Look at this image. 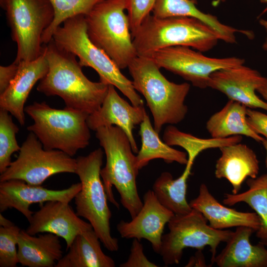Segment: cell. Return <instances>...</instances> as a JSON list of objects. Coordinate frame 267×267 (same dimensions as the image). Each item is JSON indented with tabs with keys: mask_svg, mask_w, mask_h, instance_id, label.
<instances>
[{
	"mask_svg": "<svg viewBox=\"0 0 267 267\" xmlns=\"http://www.w3.org/2000/svg\"><path fill=\"white\" fill-rule=\"evenodd\" d=\"M175 215L158 201L152 190L143 196V206L130 222L121 221L117 230L126 239H145L149 241L154 251L159 254L165 225Z\"/></svg>",
	"mask_w": 267,
	"mask_h": 267,
	"instance_id": "2e32d148",
	"label": "cell"
},
{
	"mask_svg": "<svg viewBox=\"0 0 267 267\" xmlns=\"http://www.w3.org/2000/svg\"><path fill=\"white\" fill-rule=\"evenodd\" d=\"M152 13L154 16L160 18L177 16L195 18L211 27L220 35L221 40L229 44L236 42V32L242 33L249 38L253 36L249 31L225 25L216 16L201 11L196 6L194 0H155Z\"/></svg>",
	"mask_w": 267,
	"mask_h": 267,
	"instance_id": "603a6c76",
	"label": "cell"
},
{
	"mask_svg": "<svg viewBox=\"0 0 267 267\" xmlns=\"http://www.w3.org/2000/svg\"><path fill=\"white\" fill-rule=\"evenodd\" d=\"M21 229L13 224L0 226V267H15L18 263L17 250Z\"/></svg>",
	"mask_w": 267,
	"mask_h": 267,
	"instance_id": "1f68e13d",
	"label": "cell"
},
{
	"mask_svg": "<svg viewBox=\"0 0 267 267\" xmlns=\"http://www.w3.org/2000/svg\"><path fill=\"white\" fill-rule=\"evenodd\" d=\"M17 73L6 89L0 94V108L8 111L23 126L25 122V104L33 87L46 74L48 64L44 49L31 61L18 63Z\"/></svg>",
	"mask_w": 267,
	"mask_h": 267,
	"instance_id": "ac0fdd59",
	"label": "cell"
},
{
	"mask_svg": "<svg viewBox=\"0 0 267 267\" xmlns=\"http://www.w3.org/2000/svg\"><path fill=\"white\" fill-rule=\"evenodd\" d=\"M52 40L59 48L79 58L81 66L89 67L98 74L100 81L114 86L134 106L143 104L132 81L121 72L113 60L101 49L94 45L87 34L84 15L65 20L54 32Z\"/></svg>",
	"mask_w": 267,
	"mask_h": 267,
	"instance_id": "5b68a950",
	"label": "cell"
},
{
	"mask_svg": "<svg viewBox=\"0 0 267 267\" xmlns=\"http://www.w3.org/2000/svg\"><path fill=\"white\" fill-rule=\"evenodd\" d=\"M24 110L34 121L27 130L35 134L45 149L59 150L73 157L89 144V114L67 107L55 109L44 102H35Z\"/></svg>",
	"mask_w": 267,
	"mask_h": 267,
	"instance_id": "8992f818",
	"label": "cell"
},
{
	"mask_svg": "<svg viewBox=\"0 0 267 267\" xmlns=\"http://www.w3.org/2000/svg\"><path fill=\"white\" fill-rule=\"evenodd\" d=\"M191 171L185 168L181 175L176 179L171 173L163 172L152 185V191L158 201L175 215H184L192 210L186 196L187 181Z\"/></svg>",
	"mask_w": 267,
	"mask_h": 267,
	"instance_id": "4316f807",
	"label": "cell"
},
{
	"mask_svg": "<svg viewBox=\"0 0 267 267\" xmlns=\"http://www.w3.org/2000/svg\"><path fill=\"white\" fill-rule=\"evenodd\" d=\"M221 155L217 160L215 171L218 178H225L236 194L247 178H255L259 172V162L255 152L240 142L219 148Z\"/></svg>",
	"mask_w": 267,
	"mask_h": 267,
	"instance_id": "d6986e66",
	"label": "cell"
},
{
	"mask_svg": "<svg viewBox=\"0 0 267 267\" xmlns=\"http://www.w3.org/2000/svg\"><path fill=\"white\" fill-rule=\"evenodd\" d=\"M226 0H214V3H215L216 5L218 4L220 2H223L225 1Z\"/></svg>",
	"mask_w": 267,
	"mask_h": 267,
	"instance_id": "b9f144b4",
	"label": "cell"
},
{
	"mask_svg": "<svg viewBox=\"0 0 267 267\" xmlns=\"http://www.w3.org/2000/svg\"><path fill=\"white\" fill-rule=\"evenodd\" d=\"M19 128L7 111L0 108V173H3L11 163L13 153L19 152L21 147L16 139Z\"/></svg>",
	"mask_w": 267,
	"mask_h": 267,
	"instance_id": "4dcf8cb0",
	"label": "cell"
},
{
	"mask_svg": "<svg viewBox=\"0 0 267 267\" xmlns=\"http://www.w3.org/2000/svg\"><path fill=\"white\" fill-rule=\"evenodd\" d=\"M127 11L132 35L150 15L155 0H126Z\"/></svg>",
	"mask_w": 267,
	"mask_h": 267,
	"instance_id": "d6a6232c",
	"label": "cell"
},
{
	"mask_svg": "<svg viewBox=\"0 0 267 267\" xmlns=\"http://www.w3.org/2000/svg\"><path fill=\"white\" fill-rule=\"evenodd\" d=\"M54 16L50 25L44 31L42 43L48 44L56 29L65 20L79 15H87L93 7L103 0H48Z\"/></svg>",
	"mask_w": 267,
	"mask_h": 267,
	"instance_id": "f546056e",
	"label": "cell"
},
{
	"mask_svg": "<svg viewBox=\"0 0 267 267\" xmlns=\"http://www.w3.org/2000/svg\"><path fill=\"white\" fill-rule=\"evenodd\" d=\"M267 80V78L257 71L243 64L214 72L210 76L208 87L222 92L229 99L247 108L267 111V102L256 93Z\"/></svg>",
	"mask_w": 267,
	"mask_h": 267,
	"instance_id": "9a60e30c",
	"label": "cell"
},
{
	"mask_svg": "<svg viewBox=\"0 0 267 267\" xmlns=\"http://www.w3.org/2000/svg\"><path fill=\"white\" fill-rule=\"evenodd\" d=\"M125 10L126 0H103L85 16L89 40L121 70L137 56Z\"/></svg>",
	"mask_w": 267,
	"mask_h": 267,
	"instance_id": "ba28073f",
	"label": "cell"
},
{
	"mask_svg": "<svg viewBox=\"0 0 267 267\" xmlns=\"http://www.w3.org/2000/svg\"><path fill=\"white\" fill-rule=\"evenodd\" d=\"M139 134L141 139V146L136 156V166L139 170L155 159H162L167 163L177 162L186 165L188 161L186 152L175 149L162 141L159 134L152 126L147 113L140 124Z\"/></svg>",
	"mask_w": 267,
	"mask_h": 267,
	"instance_id": "484cf974",
	"label": "cell"
},
{
	"mask_svg": "<svg viewBox=\"0 0 267 267\" xmlns=\"http://www.w3.org/2000/svg\"><path fill=\"white\" fill-rule=\"evenodd\" d=\"M201 52L189 47L176 46L156 50L149 57L160 69L178 75L200 89L208 87L210 76L214 72L245 63L243 59L239 57L213 58Z\"/></svg>",
	"mask_w": 267,
	"mask_h": 267,
	"instance_id": "7c38bea8",
	"label": "cell"
},
{
	"mask_svg": "<svg viewBox=\"0 0 267 267\" xmlns=\"http://www.w3.org/2000/svg\"><path fill=\"white\" fill-rule=\"evenodd\" d=\"M257 91L261 94L263 97L267 102V80L266 82L258 89Z\"/></svg>",
	"mask_w": 267,
	"mask_h": 267,
	"instance_id": "8d00e7d4",
	"label": "cell"
},
{
	"mask_svg": "<svg viewBox=\"0 0 267 267\" xmlns=\"http://www.w3.org/2000/svg\"><path fill=\"white\" fill-rule=\"evenodd\" d=\"M163 141L169 146H178L183 148L187 154L188 161L185 167L192 169L194 160L203 151L230 145L241 141V135L232 136L224 138H202L179 131L170 125L165 130Z\"/></svg>",
	"mask_w": 267,
	"mask_h": 267,
	"instance_id": "f1b7e54d",
	"label": "cell"
},
{
	"mask_svg": "<svg viewBox=\"0 0 267 267\" xmlns=\"http://www.w3.org/2000/svg\"><path fill=\"white\" fill-rule=\"evenodd\" d=\"M267 33V29L266 30ZM263 49L265 50H267V35L265 40V41L263 45Z\"/></svg>",
	"mask_w": 267,
	"mask_h": 267,
	"instance_id": "60d3db41",
	"label": "cell"
},
{
	"mask_svg": "<svg viewBox=\"0 0 267 267\" xmlns=\"http://www.w3.org/2000/svg\"><path fill=\"white\" fill-rule=\"evenodd\" d=\"M44 52L48 70L40 81L37 90L46 96H58L65 107L89 115L98 110L109 85L89 80L83 73L76 55L58 47L52 39L44 44Z\"/></svg>",
	"mask_w": 267,
	"mask_h": 267,
	"instance_id": "6da1fadb",
	"label": "cell"
},
{
	"mask_svg": "<svg viewBox=\"0 0 267 267\" xmlns=\"http://www.w3.org/2000/svg\"><path fill=\"white\" fill-rule=\"evenodd\" d=\"M266 151V165L267 169V140L265 139L262 142Z\"/></svg>",
	"mask_w": 267,
	"mask_h": 267,
	"instance_id": "f35d334b",
	"label": "cell"
},
{
	"mask_svg": "<svg viewBox=\"0 0 267 267\" xmlns=\"http://www.w3.org/2000/svg\"><path fill=\"white\" fill-rule=\"evenodd\" d=\"M254 231L250 227H237L214 263L220 267H267V248L260 242H250Z\"/></svg>",
	"mask_w": 267,
	"mask_h": 267,
	"instance_id": "44dd1931",
	"label": "cell"
},
{
	"mask_svg": "<svg viewBox=\"0 0 267 267\" xmlns=\"http://www.w3.org/2000/svg\"><path fill=\"white\" fill-rule=\"evenodd\" d=\"M103 157V151L98 148L76 159L75 174L81 183V188L74 197L76 213L91 224L104 247L114 252L118 250L119 243L111 234L112 213L100 176Z\"/></svg>",
	"mask_w": 267,
	"mask_h": 267,
	"instance_id": "52a82bcc",
	"label": "cell"
},
{
	"mask_svg": "<svg viewBox=\"0 0 267 267\" xmlns=\"http://www.w3.org/2000/svg\"><path fill=\"white\" fill-rule=\"evenodd\" d=\"M81 188V182L73 184L66 189L53 190L19 179L0 182V212L14 208L29 221L34 214L30 209L32 204L42 205L50 201L70 203Z\"/></svg>",
	"mask_w": 267,
	"mask_h": 267,
	"instance_id": "4fadbf2b",
	"label": "cell"
},
{
	"mask_svg": "<svg viewBox=\"0 0 267 267\" xmlns=\"http://www.w3.org/2000/svg\"><path fill=\"white\" fill-rule=\"evenodd\" d=\"M26 231L33 235L38 233H51L62 238L67 248L79 234L93 229L89 222L77 215L69 203L50 201L41 206L28 221Z\"/></svg>",
	"mask_w": 267,
	"mask_h": 267,
	"instance_id": "5bb4252c",
	"label": "cell"
},
{
	"mask_svg": "<svg viewBox=\"0 0 267 267\" xmlns=\"http://www.w3.org/2000/svg\"><path fill=\"white\" fill-rule=\"evenodd\" d=\"M19 67V63L13 62L8 66H0V94L8 88L15 77Z\"/></svg>",
	"mask_w": 267,
	"mask_h": 267,
	"instance_id": "d590c367",
	"label": "cell"
},
{
	"mask_svg": "<svg viewBox=\"0 0 267 267\" xmlns=\"http://www.w3.org/2000/svg\"><path fill=\"white\" fill-rule=\"evenodd\" d=\"M76 159L59 150H46L34 134L30 132L16 159L0 176V182L19 179L41 185L52 175L75 173Z\"/></svg>",
	"mask_w": 267,
	"mask_h": 267,
	"instance_id": "8fae6325",
	"label": "cell"
},
{
	"mask_svg": "<svg viewBox=\"0 0 267 267\" xmlns=\"http://www.w3.org/2000/svg\"><path fill=\"white\" fill-rule=\"evenodd\" d=\"M247 109L242 104L229 99L206 123V128L211 137L224 138L244 135L262 143L265 138L255 133L247 123Z\"/></svg>",
	"mask_w": 267,
	"mask_h": 267,
	"instance_id": "cb8c5ba5",
	"label": "cell"
},
{
	"mask_svg": "<svg viewBox=\"0 0 267 267\" xmlns=\"http://www.w3.org/2000/svg\"><path fill=\"white\" fill-rule=\"evenodd\" d=\"M189 205L200 212L215 229L246 226L256 231L260 226V220L256 212H240L222 205L212 195L204 183L200 185L198 195L190 201Z\"/></svg>",
	"mask_w": 267,
	"mask_h": 267,
	"instance_id": "ffe728a7",
	"label": "cell"
},
{
	"mask_svg": "<svg viewBox=\"0 0 267 267\" xmlns=\"http://www.w3.org/2000/svg\"><path fill=\"white\" fill-rule=\"evenodd\" d=\"M115 87L109 85L107 94L99 109L89 115L87 123L90 130L95 131L100 127L116 126L127 135L134 153L138 150L133 135L134 127L140 124L146 113L144 104L130 105L117 92Z\"/></svg>",
	"mask_w": 267,
	"mask_h": 267,
	"instance_id": "e0dca14e",
	"label": "cell"
},
{
	"mask_svg": "<svg viewBox=\"0 0 267 267\" xmlns=\"http://www.w3.org/2000/svg\"><path fill=\"white\" fill-rule=\"evenodd\" d=\"M17 53L13 62L31 61L43 52L42 36L54 16L48 0H0Z\"/></svg>",
	"mask_w": 267,
	"mask_h": 267,
	"instance_id": "9c48e42d",
	"label": "cell"
},
{
	"mask_svg": "<svg viewBox=\"0 0 267 267\" xmlns=\"http://www.w3.org/2000/svg\"><path fill=\"white\" fill-rule=\"evenodd\" d=\"M247 120L250 128L267 140V115L252 108L247 109Z\"/></svg>",
	"mask_w": 267,
	"mask_h": 267,
	"instance_id": "e575fe53",
	"label": "cell"
},
{
	"mask_svg": "<svg viewBox=\"0 0 267 267\" xmlns=\"http://www.w3.org/2000/svg\"><path fill=\"white\" fill-rule=\"evenodd\" d=\"M260 23L266 30L267 29V20L261 19L260 21Z\"/></svg>",
	"mask_w": 267,
	"mask_h": 267,
	"instance_id": "ab89813d",
	"label": "cell"
},
{
	"mask_svg": "<svg viewBox=\"0 0 267 267\" xmlns=\"http://www.w3.org/2000/svg\"><path fill=\"white\" fill-rule=\"evenodd\" d=\"M120 267H157V265L149 261L143 253V247L139 240L134 239L130 254L126 262L120 265Z\"/></svg>",
	"mask_w": 267,
	"mask_h": 267,
	"instance_id": "836d02e7",
	"label": "cell"
},
{
	"mask_svg": "<svg viewBox=\"0 0 267 267\" xmlns=\"http://www.w3.org/2000/svg\"><path fill=\"white\" fill-rule=\"evenodd\" d=\"M167 224L169 231L162 236L159 252L166 266L179 264L186 248L202 251L207 246L210 248L213 265L220 243H226L233 232L212 227L204 216L194 209L184 215H175Z\"/></svg>",
	"mask_w": 267,
	"mask_h": 267,
	"instance_id": "30bf717a",
	"label": "cell"
},
{
	"mask_svg": "<svg viewBox=\"0 0 267 267\" xmlns=\"http://www.w3.org/2000/svg\"><path fill=\"white\" fill-rule=\"evenodd\" d=\"M260 0L263 2L266 3L267 4V0ZM266 11H267V6L266 8L263 11L262 14L266 12Z\"/></svg>",
	"mask_w": 267,
	"mask_h": 267,
	"instance_id": "7bdbcfd3",
	"label": "cell"
},
{
	"mask_svg": "<svg viewBox=\"0 0 267 267\" xmlns=\"http://www.w3.org/2000/svg\"><path fill=\"white\" fill-rule=\"evenodd\" d=\"M100 240L92 229L78 235L68 252L55 267H114L115 263L102 251Z\"/></svg>",
	"mask_w": 267,
	"mask_h": 267,
	"instance_id": "d4e9b609",
	"label": "cell"
},
{
	"mask_svg": "<svg viewBox=\"0 0 267 267\" xmlns=\"http://www.w3.org/2000/svg\"><path fill=\"white\" fill-rule=\"evenodd\" d=\"M246 183L249 187L247 190L236 194L226 193L223 203L231 206L244 202L255 211L261 222L256 236L267 248V174L255 178H249Z\"/></svg>",
	"mask_w": 267,
	"mask_h": 267,
	"instance_id": "83f0119b",
	"label": "cell"
},
{
	"mask_svg": "<svg viewBox=\"0 0 267 267\" xmlns=\"http://www.w3.org/2000/svg\"><path fill=\"white\" fill-rule=\"evenodd\" d=\"M137 56H149L166 47L187 46L200 52L215 47L220 35L195 18L177 16L164 18L149 15L132 35Z\"/></svg>",
	"mask_w": 267,
	"mask_h": 267,
	"instance_id": "277c9868",
	"label": "cell"
},
{
	"mask_svg": "<svg viewBox=\"0 0 267 267\" xmlns=\"http://www.w3.org/2000/svg\"><path fill=\"white\" fill-rule=\"evenodd\" d=\"M128 68L134 89L146 100L157 133H160L164 125L177 124L185 118L188 108L184 101L190 84L169 81L149 56H137Z\"/></svg>",
	"mask_w": 267,
	"mask_h": 267,
	"instance_id": "3957f363",
	"label": "cell"
},
{
	"mask_svg": "<svg viewBox=\"0 0 267 267\" xmlns=\"http://www.w3.org/2000/svg\"><path fill=\"white\" fill-rule=\"evenodd\" d=\"M14 224L10 220L5 218L1 214H0V226L7 227Z\"/></svg>",
	"mask_w": 267,
	"mask_h": 267,
	"instance_id": "74e56055",
	"label": "cell"
},
{
	"mask_svg": "<svg viewBox=\"0 0 267 267\" xmlns=\"http://www.w3.org/2000/svg\"><path fill=\"white\" fill-rule=\"evenodd\" d=\"M18 263L29 267H55L63 257L59 237L46 232L35 236L21 229L18 237Z\"/></svg>",
	"mask_w": 267,
	"mask_h": 267,
	"instance_id": "7402d4cb",
	"label": "cell"
},
{
	"mask_svg": "<svg viewBox=\"0 0 267 267\" xmlns=\"http://www.w3.org/2000/svg\"><path fill=\"white\" fill-rule=\"evenodd\" d=\"M95 132L106 158L100 176L108 200L119 208L112 192L114 186L119 193L122 206L132 219L142 208L143 202L137 191L136 179L139 170L130 141L126 134L118 126L102 127Z\"/></svg>",
	"mask_w": 267,
	"mask_h": 267,
	"instance_id": "7a4b0ae2",
	"label": "cell"
}]
</instances>
